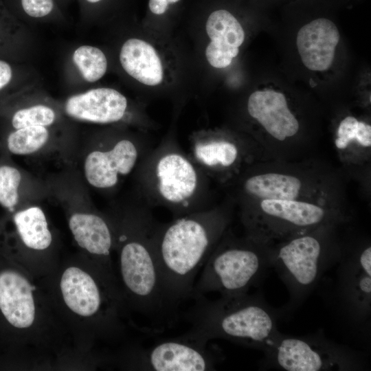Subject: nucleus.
I'll use <instances>...</instances> for the list:
<instances>
[{"label":"nucleus","instance_id":"obj_1","mask_svg":"<svg viewBox=\"0 0 371 371\" xmlns=\"http://www.w3.org/2000/svg\"><path fill=\"white\" fill-rule=\"evenodd\" d=\"M73 350L41 281L0 250V368H51Z\"/></svg>","mask_w":371,"mask_h":371},{"label":"nucleus","instance_id":"obj_2","mask_svg":"<svg viewBox=\"0 0 371 371\" xmlns=\"http://www.w3.org/2000/svg\"><path fill=\"white\" fill-rule=\"evenodd\" d=\"M39 280L77 352L97 355L98 342L125 337L128 309L118 281L87 257L60 261Z\"/></svg>","mask_w":371,"mask_h":371},{"label":"nucleus","instance_id":"obj_3","mask_svg":"<svg viewBox=\"0 0 371 371\" xmlns=\"http://www.w3.org/2000/svg\"><path fill=\"white\" fill-rule=\"evenodd\" d=\"M235 204L226 197L198 212L157 221L153 244L166 308L174 321L179 306L190 299L199 270L229 227Z\"/></svg>","mask_w":371,"mask_h":371},{"label":"nucleus","instance_id":"obj_4","mask_svg":"<svg viewBox=\"0 0 371 371\" xmlns=\"http://www.w3.org/2000/svg\"><path fill=\"white\" fill-rule=\"evenodd\" d=\"M224 188L234 204L276 199L348 206L346 178L340 169L317 157L255 162Z\"/></svg>","mask_w":371,"mask_h":371},{"label":"nucleus","instance_id":"obj_5","mask_svg":"<svg viewBox=\"0 0 371 371\" xmlns=\"http://www.w3.org/2000/svg\"><path fill=\"white\" fill-rule=\"evenodd\" d=\"M157 221L144 201L114 228L116 276L128 311L155 322H172L166 308L156 259L153 233Z\"/></svg>","mask_w":371,"mask_h":371},{"label":"nucleus","instance_id":"obj_6","mask_svg":"<svg viewBox=\"0 0 371 371\" xmlns=\"http://www.w3.org/2000/svg\"><path fill=\"white\" fill-rule=\"evenodd\" d=\"M185 313L190 328L179 337L207 344L214 339L264 351L277 337L276 313L256 295L247 293L221 295L211 300L205 295L192 299Z\"/></svg>","mask_w":371,"mask_h":371},{"label":"nucleus","instance_id":"obj_7","mask_svg":"<svg viewBox=\"0 0 371 371\" xmlns=\"http://www.w3.org/2000/svg\"><path fill=\"white\" fill-rule=\"evenodd\" d=\"M139 187L150 207L177 218L213 206L212 181L172 139L152 148L139 162Z\"/></svg>","mask_w":371,"mask_h":371},{"label":"nucleus","instance_id":"obj_8","mask_svg":"<svg viewBox=\"0 0 371 371\" xmlns=\"http://www.w3.org/2000/svg\"><path fill=\"white\" fill-rule=\"evenodd\" d=\"M245 234L273 245L328 224H347L348 206L313 201L260 199L235 203Z\"/></svg>","mask_w":371,"mask_h":371},{"label":"nucleus","instance_id":"obj_9","mask_svg":"<svg viewBox=\"0 0 371 371\" xmlns=\"http://www.w3.org/2000/svg\"><path fill=\"white\" fill-rule=\"evenodd\" d=\"M344 224H328L272 245L271 267L293 300H301L324 273L339 262L345 244L339 231Z\"/></svg>","mask_w":371,"mask_h":371},{"label":"nucleus","instance_id":"obj_10","mask_svg":"<svg viewBox=\"0 0 371 371\" xmlns=\"http://www.w3.org/2000/svg\"><path fill=\"white\" fill-rule=\"evenodd\" d=\"M271 251L272 245L245 234L238 236L229 227L203 265L190 299L209 293H247L271 267Z\"/></svg>","mask_w":371,"mask_h":371},{"label":"nucleus","instance_id":"obj_11","mask_svg":"<svg viewBox=\"0 0 371 371\" xmlns=\"http://www.w3.org/2000/svg\"><path fill=\"white\" fill-rule=\"evenodd\" d=\"M247 111L263 133L256 141L264 161H298L316 157V141L304 135L300 120L282 92L256 91L249 97Z\"/></svg>","mask_w":371,"mask_h":371},{"label":"nucleus","instance_id":"obj_12","mask_svg":"<svg viewBox=\"0 0 371 371\" xmlns=\"http://www.w3.org/2000/svg\"><path fill=\"white\" fill-rule=\"evenodd\" d=\"M263 352L265 365L286 371H345L362 367L357 352L319 333L306 336L280 333Z\"/></svg>","mask_w":371,"mask_h":371},{"label":"nucleus","instance_id":"obj_13","mask_svg":"<svg viewBox=\"0 0 371 371\" xmlns=\"http://www.w3.org/2000/svg\"><path fill=\"white\" fill-rule=\"evenodd\" d=\"M218 357L207 344L177 336L147 348L128 346L113 357V362L128 370L205 371L216 370Z\"/></svg>","mask_w":371,"mask_h":371},{"label":"nucleus","instance_id":"obj_14","mask_svg":"<svg viewBox=\"0 0 371 371\" xmlns=\"http://www.w3.org/2000/svg\"><path fill=\"white\" fill-rule=\"evenodd\" d=\"M190 153V157L205 175L223 188L254 163L264 161L256 143L243 135H196Z\"/></svg>","mask_w":371,"mask_h":371},{"label":"nucleus","instance_id":"obj_15","mask_svg":"<svg viewBox=\"0 0 371 371\" xmlns=\"http://www.w3.org/2000/svg\"><path fill=\"white\" fill-rule=\"evenodd\" d=\"M345 247L339 259V292L348 315L355 322L363 323L371 313L370 243H361L346 254Z\"/></svg>","mask_w":371,"mask_h":371},{"label":"nucleus","instance_id":"obj_16","mask_svg":"<svg viewBox=\"0 0 371 371\" xmlns=\"http://www.w3.org/2000/svg\"><path fill=\"white\" fill-rule=\"evenodd\" d=\"M340 170L356 180L365 194L370 192L371 125L352 115L339 123L333 137Z\"/></svg>","mask_w":371,"mask_h":371},{"label":"nucleus","instance_id":"obj_17","mask_svg":"<svg viewBox=\"0 0 371 371\" xmlns=\"http://www.w3.org/2000/svg\"><path fill=\"white\" fill-rule=\"evenodd\" d=\"M12 222L24 249L16 262L38 280L51 274L58 265L44 254L52 247L53 237L43 211L36 206L20 210Z\"/></svg>","mask_w":371,"mask_h":371},{"label":"nucleus","instance_id":"obj_18","mask_svg":"<svg viewBox=\"0 0 371 371\" xmlns=\"http://www.w3.org/2000/svg\"><path fill=\"white\" fill-rule=\"evenodd\" d=\"M151 148H142L130 139H122L109 150L91 152L85 161L87 181L100 189L113 188L120 177L130 174Z\"/></svg>","mask_w":371,"mask_h":371},{"label":"nucleus","instance_id":"obj_19","mask_svg":"<svg viewBox=\"0 0 371 371\" xmlns=\"http://www.w3.org/2000/svg\"><path fill=\"white\" fill-rule=\"evenodd\" d=\"M69 227L85 256L117 280L111 256L115 247L113 226L99 215L75 213L69 219Z\"/></svg>","mask_w":371,"mask_h":371},{"label":"nucleus","instance_id":"obj_20","mask_svg":"<svg viewBox=\"0 0 371 371\" xmlns=\"http://www.w3.org/2000/svg\"><path fill=\"white\" fill-rule=\"evenodd\" d=\"M340 34L330 20L317 19L299 30L296 45L302 63L312 71H325L331 66Z\"/></svg>","mask_w":371,"mask_h":371},{"label":"nucleus","instance_id":"obj_21","mask_svg":"<svg viewBox=\"0 0 371 371\" xmlns=\"http://www.w3.org/2000/svg\"><path fill=\"white\" fill-rule=\"evenodd\" d=\"M126 108V97L111 88H98L73 95L65 107L70 117L100 124L120 121Z\"/></svg>","mask_w":371,"mask_h":371},{"label":"nucleus","instance_id":"obj_22","mask_svg":"<svg viewBox=\"0 0 371 371\" xmlns=\"http://www.w3.org/2000/svg\"><path fill=\"white\" fill-rule=\"evenodd\" d=\"M206 32L211 41L205 49L208 63L218 69L229 66L239 52L245 32L238 20L228 11L218 10L210 14Z\"/></svg>","mask_w":371,"mask_h":371},{"label":"nucleus","instance_id":"obj_23","mask_svg":"<svg viewBox=\"0 0 371 371\" xmlns=\"http://www.w3.org/2000/svg\"><path fill=\"white\" fill-rule=\"evenodd\" d=\"M120 60L125 71L144 85L155 86L163 80L159 56L155 48L143 40H127L121 48Z\"/></svg>","mask_w":371,"mask_h":371},{"label":"nucleus","instance_id":"obj_24","mask_svg":"<svg viewBox=\"0 0 371 371\" xmlns=\"http://www.w3.org/2000/svg\"><path fill=\"white\" fill-rule=\"evenodd\" d=\"M45 126H31L16 129L7 139L9 151L14 155H28L41 148L47 142Z\"/></svg>","mask_w":371,"mask_h":371},{"label":"nucleus","instance_id":"obj_25","mask_svg":"<svg viewBox=\"0 0 371 371\" xmlns=\"http://www.w3.org/2000/svg\"><path fill=\"white\" fill-rule=\"evenodd\" d=\"M73 60L84 79L90 82L100 79L107 69V60L104 54L95 47H79L74 53Z\"/></svg>","mask_w":371,"mask_h":371},{"label":"nucleus","instance_id":"obj_26","mask_svg":"<svg viewBox=\"0 0 371 371\" xmlns=\"http://www.w3.org/2000/svg\"><path fill=\"white\" fill-rule=\"evenodd\" d=\"M21 181L20 172L8 165L0 166V204L13 210L19 200V188Z\"/></svg>","mask_w":371,"mask_h":371},{"label":"nucleus","instance_id":"obj_27","mask_svg":"<svg viewBox=\"0 0 371 371\" xmlns=\"http://www.w3.org/2000/svg\"><path fill=\"white\" fill-rule=\"evenodd\" d=\"M55 120L54 111L44 105H36L17 111L12 119V124L16 129L31 126H46Z\"/></svg>","mask_w":371,"mask_h":371},{"label":"nucleus","instance_id":"obj_28","mask_svg":"<svg viewBox=\"0 0 371 371\" xmlns=\"http://www.w3.org/2000/svg\"><path fill=\"white\" fill-rule=\"evenodd\" d=\"M25 12L34 18L49 14L54 7L53 0H21Z\"/></svg>","mask_w":371,"mask_h":371},{"label":"nucleus","instance_id":"obj_29","mask_svg":"<svg viewBox=\"0 0 371 371\" xmlns=\"http://www.w3.org/2000/svg\"><path fill=\"white\" fill-rule=\"evenodd\" d=\"M179 0H149L150 10L155 14H162L168 9V5L175 3Z\"/></svg>","mask_w":371,"mask_h":371},{"label":"nucleus","instance_id":"obj_30","mask_svg":"<svg viewBox=\"0 0 371 371\" xmlns=\"http://www.w3.org/2000/svg\"><path fill=\"white\" fill-rule=\"evenodd\" d=\"M12 76V71L10 65L0 60V90L10 82Z\"/></svg>","mask_w":371,"mask_h":371},{"label":"nucleus","instance_id":"obj_31","mask_svg":"<svg viewBox=\"0 0 371 371\" xmlns=\"http://www.w3.org/2000/svg\"><path fill=\"white\" fill-rule=\"evenodd\" d=\"M87 1L90 3H96V2L100 1V0H87Z\"/></svg>","mask_w":371,"mask_h":371}]
</instances>
